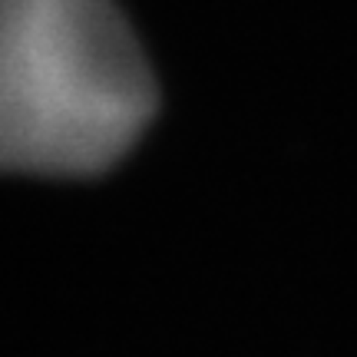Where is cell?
<instances>
[{
  "mask_svg": "<svg viewBox=\"0 0 357 357\" xmlns=\"http://www.w3.org/2000/svg\"><path fill=\"white\" fill-rule=\"evenodd\" d=\"M153 109L149 63L113 0H0L3 172H102Z\"/></svg>",
  "mask_w": 357,
  "mask_h": 357,
  "instance_id": "cell-1",
  "label": "cell"
}]
</instances>
